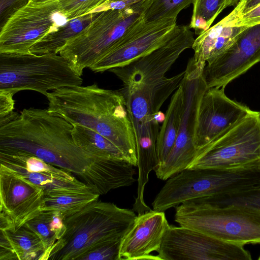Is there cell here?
<instances>
[{
	"instance_id": "cell-24",
	"label": "cell",
	"mask_w": 260,
	"mask_h": 260,
	"mask_svg": "<svg viewBox=\"0 0 260 260\" xmlns=\"http://www.w3.org/2000/svg\"><path fill=\"white\" fill-rule=\"evenodd\" d=\"M99 196L90 189L44 196L41 210L59 213L64 218L98 201Z\"/></svg>"
},
{
	"instance_id": "cell-20",
	"label": "cell",
	"mask_w": 260,
	"mask_h": 260,
	"mask_svg": "<svg viewBox=\"0 0 260 260\" xmlns=\"http://www.w3.org/2000/svg\"><path fill=\"white\" fill-rule=\"evenodd\" d=\"M246 26H225L219 22L199 35L191 48L197 66L206 63L228 50Z\"/></svg>"
},
{
	"instance_id": "cell-4",
	"label": "cell",
	"mask_w": 260,
	"mask_h": 260,
	"mask_svg": "<svg viewBox=\"0 0 260 260\" xmlns=\"http://www.w3.org/2000/svg\"><path fill=\"white\" fill-rule=\"evenodd\" d=\"M137 216L132 209L96 201L63 219L66 231L48 259H78L106 242L122 238Z\"/></svg>"
},
{
	"instance_id": "cell-33",
	"label": "cell",
	"mask_w": 260,
	"mask_h": 260,
	"mask_svg": "<svg viewBox=\"0 0 260 260\" xmlns=\"http://www.w3.org/2000/svg\"><path fill=\"white\" fill-rule=\"evenodd\" d=\"M219 22L225 26L249 27L260 24V5L228 21Z\"/></svg>"
},
{
	"instance_id": "cell-16",
	"label": "cell",
	"mask_w": 260,
	"mask_h": 260,
	"mask_svg": "<svg viewBox=\"0 0 260 260\" xmlns=\"http://www.w3.org/2000/svg\"><path fill=\"white\" fill-rule=\"evenodd\" d=\"M260 61V24L247 27L234 44L204 67L208 88L225 87Z\"/></svg>"
},
{
	"instance_id": "cell-9",
	"label": "cell",
	"mask_w": 260,
	"mask_h": 260,
	"mask_svg": "<svg viewBox=\"0 0 260 260\" xmlns=\"http://www.w3.org/2000/svg\"><path fill=\"white\" fill-rule=\"evenodd\" d=\"M252 167H260V112L251 110L199 149L187 169Z\"/></svg>"
},
{
	"instance_id": "cell-12",
	"label": "cell",
	"mask_w": 260,
	"mask_h": 260,
	"mask_svg": "<svg viewBox=\"0 0 260 260\" xmlns=\"http://www.w3.org/2000/svg\"><path fill=\"white\" fill-rule=\"evenodd\" d=\"M157 252L159 260L252 259L243 245L224 241L182 226H170Z\"/></svg>"
},
{
	"instance_id": "cell-1",
	"label": "cell",
	"mask_w": 260,
	"mask_h": 260,
	"mask_svg": "<svg viewBox=\"0 0 260 260\" xmlns=\"http://www.w3.org/2000/svg\"><path fill=\"white\" fill-rule=\"evenodd\" d=\"M72 129L71 123L48 109H24L0 126V151L33 155L79 175L95 156L76 145Z\"/></svg>"
},
{
	"instance_id": "cell-13",
	"label": "cell",
	"mask_w": 260,
	"mask_h": 260,
	"mask_svg": "<svg viewBox=\"0 0 260 260\" xmlns=\"http://www.w3.org/2000/svg\"><path fill=\"white\" fill-rule=\"evenodd\" d=\"M177 18L151 22L143 19L134 25L115 45L89 69L102 73L126 64L159 47L176 32Z\"/></svg>"
},
{
	"instance_id": "cell-38",
	"label": "cell",
	"mask_w": 260,
	"mask_h": 260,
	"mask_svg": "<svg viewBox=\"0 0 260 260\" xmlns=\"http://www.w3.org/2000/svg\"><path fill=\"white\" fill-rule=\"evenodd\" d=\"M0 237V260L18 259L9 241L2 231Z\"/></svg>"
},
{
	"instance_id": "cell-22",
	"label": "cell",
	"mask_w": 260,
	"mask_h": 260,
	"mask_svg": "<svg viewBox=\"0 0 260 260\" xmlns=\"http://www.w3.org/2000/svg\"><path fill=\"white\" fill-rule=\"evenodd\" d=\"M100 12L90 13L68 21L56 30L48 34L36 43L29 49V52L36 54L58 53L70 39L88 25Z\"/></svg>"
},
{
	"instance_id": "cell-23",
	"label": "cell",
	"mask_w": 260,
	"mask_h": 260,
	"mask_svg": "<svg viewBox=\"0 0 260 260\" xmlns=\"http://www.w3.org/2000/svg\"><path fill=\"white\" fill-rule=\"evenodd\" d=\"M72 125L74 141L83 150L96 156L127 161L122 152L104 136L84 126Z\"/></svg>"
},
{
	"instance_id": "cell-17",
	"label": "cell",
	"mask_w": 260,
	"mask_h": 260,
	"mask_svg": "<svg viewBox=\"0 0 260 260\" xmlns=\"http://www.w3.org/2000/svg\"><path fill=\"white\" fill-rule=\"evenodd\" d=\"M224 87L208 88L201 99L193 143L198 151L245 116L251 110L229 98Z\"/></svg>"
},
{
	"instance_id": "cell-39",
	"label": "cell",
	"mask_w": 260,
	"mask_h": 260,
	"mask_svg": "<svg viewBox=\"0 0 260 260\" xmlns=\"http://www.w3.org/2000/svg\"><path fill=\"white\" fill-rule=\"evenodd\" d=\"M240 0H226L225 7L236 6Z\"/></svg>"
},
{
	"instance_id": "cell-8",
	"label": "cell",
	"mask_w": 260,
	"mask_h": 260,
	"mask_svg": "<svg viewBox=\"0 0 260 260\" xmlns=\"http://www.w3.org/2000/svg\"><path fill=\"white\" fill-rule=\"evenodd\" d=\"M260 183V167L187 169L168 179L152 203L163 211L185 201L240 190Z\"/></svg>"
},
{
	"instance_id": "cell-5",
	"label": "cell",
	"mask_w": 260,
	"mask_h": 260,
	"mask_svg": "<svg viewBox=\"0 0 260 260\" xmlns=\"http://www.w3.org/2000/svg\"><path fill=\"white\" fill-rule=\"evenodd\" d=\"M174 220L224 241L260 244V209L252 207L215 206L190 199L175 207Z\"/></svg>"
},
{
	"instance_id": "cell-7",
	"label": "cell",
	"mask_w": 260,
	"mask_h": 260,
	"mask_svg": "<svg viewBox=\"0 0 260 260\" xmlns=\"http://www.w3.org/2000/svg\"><path fill=\"white\" fill-rule=\"evenodd\" d=\"M82 82L58 53H0V90L14 94L29 90L46 96L48 90L80 86Z\"/></svg>"
},
{
	"instance_id": "cell-34",
	"label": "cell",
	"mask_w": 260,
	"mask_h": 260,
	"mask_svg": "<svg viewBox=\"0 0 260 260\" xmlns=\"http://www.w3.org/2000/svg\"><path fill=\"white\" fill-rule=\"evenodd\" d=\"M30 0H0V29L18 11L27 5Z\"/></svg>"
},
{
	"instance_id": "cell-15",
	"label": "cell",
	"mask_w": 260,
	"mask_h": 260,
	"mask_svg": "<svg viewBox=\"0 0 260 260\" xmlns=\"http://www.w3.org/2000/svg\"><path fill=\"white\" fill-rule=\"evenodd\" d=\"M193 32L187 25H178L175 34L151 52L125 65L111 69L123 85L159 80L194 41Z\"/></svg>"
},
{
	"instance_id": "cell-14",
	"label": "cell",
	"mask_w": 260,
	"mask_h": 260,
	"mask_svg": "<svg viewBox=\"0 0 260 260\" xmlns=\"http://www.w3.org/2000/svg\"><path fill=\"white\" fill-rule=\"evenodd\" d=\"M42 188L0 165V229L14 231L41 212Z\"/></svg>"
},
{
	"instance_id": "cell-26",
	"label": "cell",
	"mask_w": 260,
	"mask_h": 260,
	"mask_svg": "<svg viewBox=\"0 0 260 260\" xmlns=\"http://www.w3.org/2000/svg\"><path fill=\"white\" fill-rule=\"evenodd\" d=\"M196 199L212 205H236L260 209V183L232 192Z\"/></svg>"
},
{
	"instance_id": "cell-2",
	"label": "cell",
	"mask_w": 260,
	"mask_h": 260,
	"mask_svg": "<svg viewBox=\"0 0 260 260\" xmlns=\"http://www.w3.org/2000/svg\"><path fill=\"white\" fill-rule=\"evenodd\" d=\"M48 109L72 124L90 128L114 144L137 167L133 126L120 90L88 86L63 87L48 92Z\"/></svg>"
},
{
	"instance_id": "cell-30",
	"label": "cell",
	"mask_w": 260,
	"mask_h": 260,
	"mask_svg": "<svg viewBox=\"0 0 260 260\" xmlns=\"http://www.w3.org/2000/svg\"><path fill=\"white\" fill-rule=\"evenodd\" d=\"M106 0H58L60 10L68 20L91 13Z\"/></svg>"
},
{
	"instance_id": "cell-28",
	"label": "cell",
	"mask_w": 260,
	"mask_h": 260,
	"mask_svg": "<svg viewBox=\"0 0 260 260\" xmlns=\"http://www.w3.org/2000/svg\"><path fill=\"white\" fill-rule=\"evenodd\" d=\"M195 0H149L143 14L144 22L168 18H177L182 10L193 4Z\"/></svg>"
},
{
	"instance_id": "cell-32",
	"label": "cell",
	"mask_w": 260,
	"mask_h": 260,
	"mask_svg": "<svg viewBox=\"0 0 260 260\" xmlns=\"http://www.w3.org/2000/svg\"><path fill=\"white\" fill-rule=\"evenodd\" d=\"M14 94L0 90V126L12 121L18 113L14 112Z\"/></svg>"
},
{
	"instance_id": "cell-11",
	"label": "cell",
	"mask_w": 260,
	"mask_h": 260,
	"mask_svg": "<svg viewBox=\"0 0 260 260\" xmlns=\"http://www.w3.org/2000/svg\"><path fill=\"white\" fill-rule=\"evenodd\" d=\"M68 21L58 1L29 3L15 13L0 30V53H28L30 48Z\"/></svg>"
},
{
	"instance_id": "cell-35",
	"label": "cell",
	"mask_w": 260,
	"mask_h": 260,
	"mask_svg": "<svg viewBox=\"0 0 260 260\" xmlns=\"http://www.w3.org/2000/svg\"><path fill=\"white\" fill-rule=\"evenodd\" d=\"M260 5V0H240L233 11L223 18L222 21H228L243 14Z\"/></svg>"
},
{
	"instance_id": "cell-36",
	"label": "cell",
	"mask_w": 260,
	"mask_h": 260,
	"mask_svg": "<svg viewBox=\"0 0 260 260\" xmlns=\"http://www.w3.org/2000/svg\"><path fill=\"white\" fill-rule=\"evenodd\" d=\"M143 0H106L91 13L108 10H120L133 6Z\"/></svg>"
},
{
	"instance_id": "cell-31",
	"label": "cell",
	"mask_w": 260,
	"mask_h": 260,
	"mask_svg": "<svg viewBox=\"0 0 260 260\" xmlns=\"http://www.w3.org/2000/svg\"><path fill=\"white\" fill-rule=\"evenodd\" d=\"M122 238L102 243L82 255L78 260H119Z\"/></svg>"
},
{
	"instance_id": "cell-29",
	"label": "cell",
	"mask_w": 260,
	"mask_h": 260,
	"mask_svg": "<svg viewBox=\"0 0 260 260\" xmlns=\"http://www.w3.org/2000/svg\"><path fill=\"white\" fill-rule=\"evenodd\" d=\"M52 213L41 211L37 216L25 224L35 232L42 240L45 249L44 260H47L57 241L50 228Z\"/></svg>"
},
{
	"instance_id": "cell-37",
	"label": "cell",
	"mask_w": 260,
	"mask_h": 260,
	"mask_svg": "<svg viewBox=\"0 0 260 260\" xmlns=\"http://www.w3.org/2000/svg\"><path fill=\"white\" fill-rule=\"evenodd\" d=\"M63 216L59 213H52L50 222L51 231L55 235L57 240L61 239L66 231V226L63 222Z\"/></svg>"
},
{
	"instance_id": "cell-18",
	"label": "cell",
	"mask_w": 260,
	"mask_h": 260,
	"mask_svg": "<svg viewBox=\"0 0 260 260\" xmlns=\"http://www.w3.org/2000/svg\"><path fill=\"white\" fill-rule=\"evenodd\" d=\"M170 226L165 212L151 210L138 214L121 239L119 260H159L150 253L158 251Z\"/></svg>"
},
{
	"instance_id": "cell-21",
	"label": "cell",
	"mask_w": 260,
	"mask_h": 260,
	"mask_svg": "<svg viewBox=\"0 0 260 260\" xmlns=\"http://www.w3.org/2000/svg\"><path fill=\"white\" fill-rule=\"evenodd\" d=\"M184 102V91L181 82L171 98L158 136L156 152L159 166L166 160L176 141L181 122Z\"/></svg>"
},
{
	"instance_id": "cell-41",
	"label": "cell",
	"mask_w": 260,
	"mask_h": 260,
	"mask_svg": "<svg viewBox=\"0 0 260 260\" xmlns=\"http://www.w3.org/2000/svg\"><path fill=\"white\" fill-rule=\"evenodd\" d=\"M258 259L260 260V255H259V256L258 257Z\"/></svg>"
},
{
	"instance_id": "cell-27",
	"label": "cell",
	"mask_w": 260,
	"mask_h": 260,
	"mask_svg": "<svg viewBox=\"0 0 260 260\" xmlns=\"http://www.w3.org/2000/svg\"><path fill=\"white\" fill-rule=\"evenodd\" d=\"M225 3L226 0H195L189 27L198 35L207 30L225 8Z\"/></svg>"
},
{
	"instance_id": "cell-3",
	"label": "cell",
	"mask_w": 260,
	"mask_h": 260,
	"mask_svg": "<svg viewBox=\"0 0 260 260\" xmlns=\"http://www.w3.org/2000/svg\"><path fill=\"white\" fill-rule=\"evenodd\" d=\"M184 74L185 71L154 81L132 83L123 85L119 90L125 101L136 140L138 185L135 203L137 205L145 204L144 192L149 174L159 166L156 142L160 130L159 121L165 118L159 110L178 88Z\"/></svg>"
},
{
	"instance_id": "cell-25",
	"label": "cell",
	"mask_w": 260,
	"mask_h": 260,
	"mask_svg": "<svg viewBox=\"0 0 260 260\" xmlns=\"http://www.w3.org/2000/svg\"><path fill=\"white\" fill-rule=\"evenodd\" d=\"M18 260H44L45 249L38 235L25 224L14 231L1 230Z\"/></svg>"
},
{
	"instance_id": "cell-6",
	"label": "cell",
	"mask_w": 260,
	"mask_h": 260,
	"mask_svg": "<svg viewBox=\"0 0 260 260\" xmlns=\"http://www.w3.org/2000/svg\"><path fill=\"white\" fill-rule=\"evenodd\" d=\"M149 0L120 10L100 12L88 25L70 39L58 54L81 76L101 60L134 25L143 19Z\"/></svg>"
},
{
	"instance_id": "cell-10",
	"label": "cell",
	"mask_w": 260,
	"mask_h": 260,
	"mask_svg": "<svg viewBox=\"0 0 260 260\" xmlns=\"http://www.w3.org/2000/svg\"><path fill=\"white\" fill-rule=\"evenodd\" d=\"M204 69L197 66L193 57L187 62L181 81L184 102L176 141L166 160L154 171L160 180H167L187 169L196 157L193 138L197 113L202 96L208 88L203 76Z\"/></svg>"
},
{
	"instance_id": "cell-19",
	"label": "cell",
	"mask_w": 260,
	"mask_h": 260,
	"mask_svg": "<svg viewBox=\"0 0 260 260\" xmlns=\"http://www.w3.org/2000/svg\"><path fill=\"white\" fill-rule=\"evenodd\" d=\"M134 166L123 160L95 156L88 169L79 175L94 192L100 195L136 181Z\"/></svg>"
},
{
	"instance_id": "cell-40",
	"label": "cell",
	"mask_w": 260,
	"mask_h": 260,
	"mask_svg": "<svg viewBox=\"0 0 260 260\" xmlns=\"http://www.w3.org/2000/svg\"><path fill=\"white\" fill-rule=\"evenodd\" d=\"M54 1L58 0H30L29 3L33 4H41Z\"/></svg>"
}]
</instances>
